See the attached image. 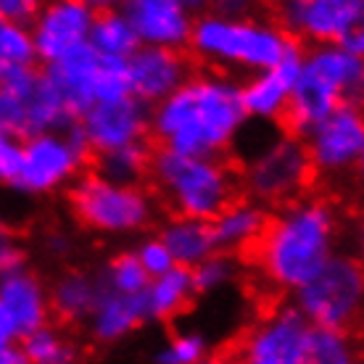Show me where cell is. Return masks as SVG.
<instances>
[{"label": "cell", "mask_w": 364, "mask_h": 364, "mask_svg": "<svg viewBox=\"0 0 364 364\" xmlns=\"http://www.w3.org/2000/svg\"><path fill=\"white\" fill-rule=\"evenodd\" d=\"M196 364H240L235 359V354H228V351H209L206 356H200Z\"/></svg>", "instance_id": "b9f144b4"}, {"label": "cell", "mask_w": 364, "mask_h": 364, "mask_svg": "<svg viewBox=\"0 0 364 364\" xmlns=\"http://www.w3.org/2000/svg\"><path fill=\"white\" fill-rule=\"evenodd\" d=\"M148 164H151V148L146 143H135V146L98 156L95 172L117 182H140L148 174Z\"/></svg>", "instance_id": "4dcf8cb0"}, {"label": "cell", "mask_w": 364, "mask_h": 364, "mask_svg": "<svg viewBox=\"0 0 364 364\" xmlns=\"http://www.w3.org/2000/svg\"><path fill=\"white\" fill-rule=\"evenodd\" d=\"M209 351V336L203 330L182 328L159 343V348L154 351V364H196Z\"/></svg>", "instance_id": "f546056e"}, {"label": "cell", "mask_w": 364, "mask_h": 364, "mask_svg": "<svg viewBox=\"0 0 364 364\" xmlns=\"http://www.w3.org/2000/svg\"><path fill=\"white\" fill-rule=\"evenodd\" d=\"M193 55L222 74H256L272 69L299 50L285 27L264 16H219L203 11L193 21L188 40Z\"/></svg>", "instance_id": "3957f363"}, {"label": "cell", "mask_w": 364, "mask_h": 364, "mask_svg": "<svg viewBox=\"0 0 364 364\" xmlns=\"http://www.w3.org/2000/svg\"><path fill=\"white\" fill-rule=\"evenodd\" d=\"M301 364H362V354L351 330H314Z\"/></svg>", "instance_id": "f1b7e54d"}, {"label": "cell", "mask_w": 364, "mask_h": 364, "mask_svg": "<svg viewBox=\"0 0 364 364\" xmlns=\"http://www.w3.org/2000/svg\"><path fill=\"white\" fill-rule=\"evenodd\" d=\"M146 322L148 319L146 309H143V296L117 293L100 285L95 304H92L90 314L82 325L98 346H119L127 338L135 336Z\"/></svg>", "instance_id": "44dd1931"}, {"label": "cell", "mask_w": 364, "mask_h": 364, "mask_svg": "<svg viewBox=\"0 0 364 364\" xmlns=\"http://www.w3.org/2000/svg\"><path fill=\"white\" fill-rule=\"evenodd\" d=\"M159 237H161V243H164L169 256H172L174 267H185V269L198 267L206 256L217 251L209 222H203V219L174 217L172 214L161 225Z\"/></svg>", "instance_id": "cb8c5ba5"}, {"label": "cell", "mask_w": 364, "mask_h": 364, "mask_svg": "<svg viewBox=\"0 0 364 364\" xmlns=\"http://www.w3.org/2000/svg\"><path fill=\"white\" fill-rule=\"evenodd\" d=\"M280 24L293 40L336 46L364 24V0H285Z\"/></svg>", "instance_id": "9a60e30c"}, {"label": "cell", "mask_w": 364, "mask_h": 364, "mask_svg": "<svg viewBox=\"0 0 364 364\" xmlns=\"http://www.w3.org/2000/svg\"><path fill=\"white\" fill-rule=\"evenodd\" d=\"M0 306L6 309L18 330V338L50 322L48 282L21 259L0 272Z\"/></svg>", "instance_id": "d6986e66"}, {"label": "cell", "mask_w": 364, "mask_h": 364, "mask_svg": "<svg viewBox=\"0 0 364 364\" xmlns=\"http://www.w3.org/2000/svg\"><path fill=\"white\" fill-rule=\"evenodd\" d=\"M299 55L301 50L282 58L280 64L264 72L248 74L240 82V100L246 109L248 122H282L288 117V106H291L293 85H296V74H299Z\"/></svg>", "instance_id": "ffe728a7"}, {"label": "cell", "mask_w": 364, "mask_h": 364, "mask_svg": "<svg viewBox=\"0 0 364 364\" xmlns=\"http://www.w3.org/2000/svg\"><path fill=\"white\" fill-rule=\"evenodd\" d=\"M240 274H243V267L237 262V256L225 254V251H214L198 267L191 269L196 296H219L230 291L237 285Z\"/></svg>", "instance_id": "4316f807"}, {"label": "cell", "mask_w": 364, "mask_h": 364, "mask_svg": "<svg viewBox=\"0 0 364 364\" xmlns=\"http://www.w3.org/2000/svg\"><path fill=\"white\" fill-rule=\"evenodd\" d=\"M246 127L240 82L222 72H193L172 95L151 106L148 119L159 148L217 159L235 148Z\"/></svg>", "instance_id": "6da1fadb"}, {"label": "cell", "mask_w": 364, "mask_h": 364, "mask_svg": "<svg viewBox=\"0 0 364 364\" xmlns=\"http://www.w3.org/2000/svg\"><path fill=\"white\" fill-rule=\"evenodd\" d=\"M267 222H269L267 206L251 198L230 200L228 206L209 222L214 246H217V251H225V254L232 256L254 251L256 243L264 235Z\"/></svg>", "instance_id": "7402d4cb"}, {"label": "cell", "mask_w": 364, "mask_h": 364, "mask_svg": "<svg viewBox=\"0 0 364 364\" xmlns=\"http://www.w3.org/2000/svg\"><path fill=\"white\" fill-rule=\"evenodd\" d=\"M37 50L29 24L0 18V69H35Z\"/></svg>", "instance_id": "d6a6232c"}, {"label": "cell", "mask_w": 364, "mask_h": 364, "mask_svg": "<svg viewBox=\"0 0 364 364\" xmlns=\"http://www.w3.org/2000/svg\"><path fill=\"white\" fill-rule=\"evenodd\" d=\"M21 348L27 354L29 364H66L80 359L77 356V348L74 343L66 338L64 330H58L55 325H43V328L32 330L29 336H24L21 341Z\"/></svg>", "instance_id": "83f0119b"}, {"label": "cell", "mask_w": 364, "mask_h": 364, "mask_svg": "<svg viewBox=\"0 0 364 364\" xmlns=\"http://www.w3.org/2000/svg\"><path fill=\"white\" fill-rule=\"evenodd\" d=\"M180 3H182V6H188L193 14H198V11L203 14V11L209 9V0H180Z\"/></svg>", "instance_id": "7bdbcfd3"}, {"label": "cell", "mask_w": 364, "mask_h": 364, "mask_svg": "<svg viewBox=\"0 0 364 364\" xmlns=\"http://www.w3.org/2000/svg\"><path fill=\"white\" fill-rule=\"evenodd\" d=\"M148 280L151 277L143 272V267L137 264L132 251H119L117 256H111L106 267L98 272V282L103 288L117 293H132V296H143Z\"/></svg>", "instance_id": "1f68e13d"}, {"label": "cell", "mask_w": 364, "mask_h": 364, "mask_svg": "<svg viewBox=\"0 0 364 364\" xmlns=\"http://www.w3.org/2000/svg\"><path fill=\"white\" fill-rule=\"evenodd\" d=\"M277 3H285V0H277Z\"/></svg>", "instance_id": "bcb514c9"}, {"label": "cell", "mask_w": 364, "mask_h": 364, "mask_svg": "<svg viewBox=\"0 0 364 364\" xmlns=\"http://www.w3.org/2000/svg\"><path fill=\"white\" fill-rule=\"evenodd\" d=\"M311 169L325 177H348L364 159V114L359 103H343L304 132Z\"/></svg>", "instance_id": "4fadbf2b"}, {"label": "cell", "mask_w": 364, "mask_h": 364, "mask_svg": "<svg viewBox=\"0 0 364 364\" xmlns=\"http://www.w3.org/2000/svg\"><path fill=\"white\" fill-rule=\"evenodd\" d=\"M364 87V55L351 53L341 43L311 46L299 55L288 122L296 135L309 132L317 122L343 103H359Z\"/></svg>", "instance_id": "5b68a950"}, {"label": "cell", "mask_w": 364, "mask_h": 364, "mask_svg": "<svg viewBox=\"0 0 364 364\" xmlns=\"http://www.w3.org/2000/svg\"><path fill=\"white\" fill-rule=\"evenodd\" d=\"M46 251L50 256H55V259L69 256V251H72V237L66 235V232H61V230H55V232H50L46 237Z\"/></svg>", "instance_id": "f35d334b"}, {"label": "cell", "mask_w": 364, "mask_h": 364, "mask_svg": "<svg viewBox=\"0 0 364 364\" xmlns=\"http://www.w3.org/2000/svg\"><path fill=\"white\" fill-rule=\"evenodd\" d=\"M72 122L74 114L46 72L0 69V129L27 140Z\"/></svg>", "instance_id": "9c48e42d"}, {"label": "cell", "mask_w": 364, "mask_h": 364, "mask_svg": "<svg viewBox=\"0 0 364 364\" xmlns=\"http://www.w3.org/2000/svg\"><path fill=\"white\" fill-rule=\"evenodd\" d=\"M343 217L325 196L304 193L269 214L254 248L256 272L274 293H296L341 251Z\"/></svg>", "instance_id": "7a4b0ae2"}, {"label": "cell", "mask_w": 364, "mask_h": 364, "mask_svg": "<svg viewBox=\"0 0 364 364\" xmlns=\"http://www.w3.org/2000/svg\"><path fill=\"white\" fill-rule=\"evenodd\" d=\"M148 180L174 217L211 222L237 198L235 169L217 156H191L159 148L151 154Z\"/></svg>", "instance_id": "277c9868"}, {"label": "cell", "mask_w": 364, "mask_h": 364, "mask_svg": "<svg viewBox=\"0 0 364 364\" xmlns=\"http://www.w3.org/2000/svg\"><path fill=\"white\" fill-rule=\"evenodd\" d=\"M124 72H127L129 95L151 109L166 95H172L191 77L193 69L185 50L140 46L124 61Z\"/></svg>", "instance_id": "e0dca14e"}, {"label": "cell", "mask_w": 364, "mask_h": 364, "mask_svg": "<svg viewBox=\"0 0 364 364\" xmlns=\"http://www.w3.org/2000/svg\"><path fill=\"white\" fill-rule=\"evenodd\" d=\"M46 74L55 85V90L61 92V98L74 114V119L92 103L129 95L124 61L103 58L90 46L77 48L64 58L48 64Z\"/></svg>", "instance_id": "8fae6325"}, {"label": "cell", "mask_w": 364, "mask_h": 364, "mask_svg": "<svg viewBox=\"0 0 364 364\" xmlns=\"http://www.w3.org/2000/svg\"><path fill=\"white\" fill-rule=\"evenodd\" d=\"M196 299L191 269L172 267L166 272L151 277L143 291V309L148 322H172L191 309Z\"/></svg>", "instance_id": "603a6c76"}, {"label": "cell", "mask_w": 364, "mask_h": 364, "mask_svg": "<svg viewBox=\"0 0 364 364\" xmlns=\"http://www.w3.org/2000/svg\"><path fill=\"white\" fill-rule=\"evenodd\" d=\"M74 219L103 237L143 235L156 222V196L140 182H117L100 172L80 174L69 188Z\"/></svg>", "instance_id": "8992f818"}, {"label": "cell", "mask_w": 364, "mask_h": 364, "mask_svg": "<svg viewBox=\"0 0 364 364\" xmlns=\"http://www.w3.org/2000/svg\"><path fill=\"white\" fill-rule=\"evenodd\" d=\"M66 364H80V359H74V362H66Z\"/></svg>", "instance_id": "f6af8a7d"}, {"label": "cell", "mask_w": 364, "mask_h": 364, "mask_svg": "<svg viewBox=\"0 0 364 364\" xmlns=\"http://www.w3.org/2000/svg\"><path fill=\"white\" fill-rule=\"evenodd\" d=\"M291 296L314 330H351L364 306V269L356 256L338 251Z\"/></svg>", "instance_id": "ba28073f"}, {"label": "cell", "mask_w": 364, "mask_h": 364, "mask_svg": "<svg viewBox=\"0 0 364 364\" xmlns=\"http://www.w3.org/2000/svg\"><path fill=\"white\" fill-rule=\"evenodd\" d=\"M0 364H29L27 354L18 341H9V343H0Z\"/></svg>", "instance_id": "ab89813d"}, {"label": "cell", "mask_w": 364, "mask_h": 364, "mask_svg": "<svg viewBox=\"0 0 364 364\" xmlns=\"http://www.w3.org/2000/svg\"><path fill=\"white\" fill-rule=\"evenodd\" d=\"M87 148L77 127L69 124L64 129L40 132L24 140L18 177L11 191L32 198H46L72 188V182L85 174Z\"/></svg>", "instance_id": "30bf717a"}, {"label": "cell", "mask_w": 364, "mask_h": 364, "mask_svg": "<svg viewBox=\"0 0 364 364\" xmlns=\"http://www.w3.org/2000/svg\"><path fill=\"white\" fill-rule=\"evenodd\" d=\"M21 246H18V237L11 228V222L0 214V272L9 269L11 264L21 262Z\"/></svg>", "instance_id": "d590c367"}, {"label": "cell", "mask_w": 364, "mask_h": 364, "mask_svg": "<svg viewBox=\"0 0 364 364\" xmlns=\"http://www.w3.org/2000/svg\"><path fill=\"white\" fill-rule=\"evenodd\" d=\"M40 6H43V0H0V18L16 21V24H29L40 11Z\"/></svg>", "instance_id": "8d00e7d4"}, {"label": "cell", "mask_w": 364, "mask_h": 364, "mask_svg": "<svg viewBox=\"0 0 364 364\" xmlns=\"http://www.w3.org/2000/svg\"><path fill=\"white\" fill-rule=\"evenodd\" d=\"M132 254H135L137 264L143 267V272H146L148 277H156V274H161L174 267L172 256H169V251H166V246L161 243L159 235L143 237V240L132 248Z\"/></svg>", "instance_id": "836d02e7"}, {"label": "cell", "mask_w": 364, "mask_h": 364, "mask_svg": "<svg viewBox=\"0 0 364 364\" xmlns=\"http://www.w3.org/2000/svg\"><path fill=\"white\" fill-rule=\"evenodd\" d=\"M9 341H21L18 338V330L14 325V319L6 314V309L0 306V343H9Z\"/></svg>", "instance_id": "60d3db41"}, {"label": "cell", "mask_w": 364, "mask_h": 364, "mask_svg": "<svg viewBox=\"0 0 364 364\" xmlns=\"http://www.w3.org/2000/svg\"><path fill=\"white\" fill-rule=\"evenodd\" d=\"M87 46L103 58L111 61H127L135 53L140 43H137L135 29L129 27L127 16L119 9H103L95 14L90 27Z\"/></svg>", "instance_id": "484cf974"}, {"label": "cell", "mask_w": 364, "mask_h": 364, "mask_svg": "<svg viewBox=\"0 0 364 364\" xmlns=\"http://www.w3.org/2000/svg\"><path fill=\"white\" fill-rule=\"evenodd\" d=\"M314 180L304 137L296 132H277L254 146L243 159L237 188L246 198L262 206H282L309 191Z\"/></svg>", "instance_id": "52a82bcc"}, {"label": "cell", "mask_w": 364, "mask_h": 364, "mask_svg": "<svg viewBox=\"0 0 364 364\" xmlns=\"http://www.w3.org/2000/svg\"><path fill=\"white\" fill-rule=\"evenodd\" d=\"M98 288V274H90L85 269H66L55 277L53 285H48L50 311L64 322L82 325L95 304Z\"/></svg>", "instance_id": "d4e9b609"}, {"label": "cell", "mask_w": 364, "mask_h": 364, "mask_svg": "<svg viewBox=\"0 0 364 364\" xmlns=\"http://www.w3.org/2000/svg\"><path fill=\"white\" fill-rule=\"evenodd\" d=\"M119 11L127 16L140 46L169 50L188 48L196 14L180 0H122Z\"/></svg>", "instance_id": "ac0fdd59"}, {"label": "cell", "mask_w": 364, "mask_h": 364, "mask_svg": "<svg viewBox=\"0 0 364 364\" xmlns=\"http://www.w3.org/2000/svg\"><path fill=\"white\" fill-rule=\"evenodd\" d=\"M95 14L98 9L90 0H43L40 11L29 21L37 61L53 64L77 48L87 46Z\"/></svg>", "instance_id": "2e32d148"}, {"label": "cell", "mask_w": 364, "mask_h": 364, "mask_svg": "<svg viewBox=\"0 0 364 364\" xmlns=\"http://www.w3.org/2000/svg\"><path fill=\"white\" fill-rule=\"evenodd\" d=\"M262 9V0H209L211 14H219V16H232V18H243V16H256Z\"/></svg>", "instance_id": "74e56055"}, {"label": "cell", "mask_w": 364, "mask_h": 364, "mask_svg": "<svg viewBox=\"0 0 364 364\" xmlns=\"http://www.w3.org/2000/svg\"><path fill=\"white\" fill-rule=\"evenodd\" d=\"M311 333L314 328L293 304H280L251 322L237 343L235 359L240 364H301Z\"/></svg>", "instance_id": "7c38bea8"}, {"label": "cell", "mask_w": 364, "mask_h": 364, "mask_svg": "<svg viewBox=\"0 0 364 364\" xmlns=\"http://www.w3.org/2000/svg\"><path fill=\"white\" fill-rule=\"evenodd\" d=\"M95 9H119L122 6V0H90Z\"/></svg>", "instance_id": "ee69618b"}, {"label": "cell", "mask_w": 364, "mask_h": 364, "mask_svg": "<svg viewBox=\"0 0 364 364\" xmlns=\"http://www.w3.org/2000/svg\"><path fill=\"white\" fill-rule=\"evenodd\" d=\"M21 151H24V140L0 129V188H14L18 166H21Z\"/></svg>", "instance_id": "e575fe53"}, {"label": "cell", "mask_w": 364, "mask_h": 364, "mask_svg": "<svg viewBox=\"0 0 364 364\" xmlns=\"http://www.w3.org/2000/svg\"><path fill=\"white\" fill-rule=\"evenodd\" d=\"M151 109L132 95L92 103L77 117V132L85 140L87 154L103 156L119 148L146 143Z\"/></svg>", "instance_id": "5bb4252c"}]
</instances>
